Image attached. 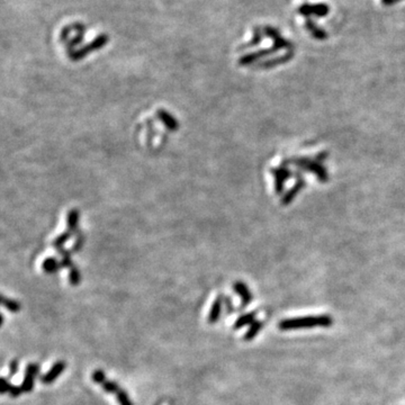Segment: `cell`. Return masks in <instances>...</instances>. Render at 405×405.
<instances>
[{
  "label": "cell",
  "mask_w": 405,
  "mask_h": 405,
  "mask_svg": "<svg viewBox=\"0 0 405 405\" xmlns=\"http://www.w3.org/2000/svg\"><path fill=\"white\" fill-rule=\"evenodd\" d=\"M65 366H67V365H65L64 361H62V360L57 361V363L51 367V369L47 371L45 375L42 376L41 382L43 383V384H46V385L52 384V383L56 382L57 378L59 377L62 373H63L65 369Z\"/></svg>",
  "instance_id": "6"
},
{
  "label": "cell",
  "mask_w": 405,
  "mask_h": 405,
  "mask_svg": "<svg viewBox=\"0 0 405 405\" xmlns=\"http://www.w3.org/2000/svg\"><path fill=\"white\" fill-rule=\"evenodd\" d=\"M42 267H43V270H44L45 272L53 273L60 268V265H59V262H58L54 258H49V259H46L44 262H43Z\"/></svg>",
  "instance_id": "14"
},
{
  "label": "cell",
  "mask_w": 405,
  "mask_h": 405,
  "mask_svg": "<svg viewBox=\"0 0 405 405\" xmlns=\"http://www.w3.org/2000/svg\"><path fill=\"white\" fill-rule=\"evenodd\" d=\"M1 304H2L3 308H5L6 309H8V311L12 312V313H17V312L20 311V304H19V303L12 300V298L3 296V295L1 296Z\"/></svg>",
  "instance_id": "13"
},
{
  "label": "cell",
  "mask_w": 405,
  "mask_h": 405,
  "mask_svg": "<svg viewBox=\"0 0 405 405\" xmlns=\"http://www.w3.org/2000/svg\"><path fill=\"white\" fill-rule=\"evenodd\" d=\"M298 13L306 18H309L311 15L323 17L329 14V6L326 5V3H317V5H309V3H304V5H302L300 7Z\"/></svg>",
  "instance_id": "5"
},
{
  "label": "cell",
  "mask_w": 405,
  "mask_h": 405,
  "mask_svg": "<svg viewBox=\"0 0 405 405\" xmlns=\"http://www.w3.org/2000/svg\"><path fill=\"white\" fill-rule=\"evenodd\" d=\"M39 366L38 364L31 363L26 366V369H25V375L23 383H21V389L25 393H30L34 388V383H35V377L39 375Z\"/></svg>",
  "instance_id": "4"
},
{
  "label": "cell",
  "mask_w": 405,
  "mask_h": 405,
  "mask_svg": "<svg viewBox=\"0 0 405 405\" xmlns=\"http://www.w3.org/2000/svg\"><path fill=\"white\" fill-rule=\"evenodd\" d=\"M222 305H223V296L218 295V296L215 298L213 305H212V308L210 309L209 319H207L209 320V323H216L217 321L220 320L222 313Z\"/></svg>",
  "instance_id": "8"
},
{
  "label": "cell",
  "mask_w": 405,
  "mask_h": 405,
  "mask_svg": "<svg viewBox=\"0 0 405 405\" xmlns=\"http://www.w3.org/2000/svg\"><path fill=\"white\" fill-rule=\"evenodd\" d=\"M255 316H257V312L255 311L246 313V314L239 316L238 320H236L234 324H233V329L239 330V329H242L243 327L251 326V324H252L255 321Z\"/></svg>",
  "instance_id": "9"
},
{
  "label": "cell",
  "mask_w": 405,
  "mask_h": 405,
  "mask_svg": "<svg viewBox=\"0 0 405 405\" xmlns=\"http://www.w3.org/2000/svg\"><path fill=\"white\" fill-rule=\"evenodd\" d=\"M262 31H264V30H261V28L259 27V26L253 27V39H251V41L249 43H247V44H244V45L241 46L240 50H242V49H249V47H252V46L258 45L259 43H260L262 41Z\"/></svg>",
  "instance_id": "12"
},
{
  "label": "cell",
  "mask_w": 405,
  "mask_h": 405,
  "mask_svg": "<svg viewBox=\"0 0 405 405\" xmlns=\"http://www.w3.org/2000/svg\"><path fill=\"white\" fill-rule=\"evenodd\" d=\"M264 33L268 36V38H270L272 39L273 46L270 47V49L260 50V51H257V52H254V53H250V54H247V56L242 57L239 60V63L241 65L251 64V63H253L254 61L260 59V58L268 57V56H270V54L275 53V52H277V51L283 50V49H286L288 51H293V44H291L289 41H287V39H283L278 33V31L275 30L273 27L265 26L264 27Z\"/></svg>",
  "instance_id": "1"
},
{
  "label": "cell",
  "mask_w": 405,
  "mask_h": 405,
  "mask_svg": "<svg viewBox=\"0 0 405 405\" xmlns=\"http://www.w3.org/2000/svg\"><path fill=\"white\" fill-rule=\"evenodd\" d=\"M116 399H117L119 405H133L132 400L130 399L129 394L124 389H120L119 392L116 394Z\"/></svg>",
  "instance_id": "16"
},
{
  "label": "cell",
  "mask_w": 405,
  "mask_h": 405,
  "mask_svg": "<svg viewBox=\"0 0 405 405\" xmlns=\"http://www.w3.org/2000/svg\"><path fill=\"white\" fill-rule=\"evenodd\" d=\"M262 328H264V322H262V321H254V322L250 326L249 330L247 331V333L243 335V340L244 341L253 340V339L258 335L259 332L262 330Z\"/></svg>",
  "instance_id": "11"
},
{
  "label": "cell",
  "mask_w": 405,
  "mask_h": 405,
  "mask_svg": "<svg viewBox=\"0 0 405 405\" xmlns=\"http://www.w3.org/2000/svg\"><path fill=\"white\" fill-rule=\"evenodd\" d=\"M107 42H109V36L108 35H106V34L98 35L93 42L88 43V44L81 47L80 50L74 51V52L69 54V58H70V59L74 60V61L83 59V58H85L86 56H88L89 53L94 52V51L99 50V49H101V47H104Z\"/></svg>",
  "instance_id": "3"
},
{
  "label": "cell",
  "mask_w": 405,
  "mask_h": 405,
  "mask_svg": "<svg viewBox=\"0 0 405 405\" xmlns=\"http://www.w3.org/2000/svg\"><path fill=\"white\" fill-rule=\"evenodd\" d=\"M18 368H19V363H18L17 359H13L9 364V377L16 375L18 371Z\"/></svg>",
  "instance_id": "20"
},
{
  "label": "cell",
  "mask_w": 405,
  "mask_h": 405,
  "mask_svg": "<svg viewBox=\"0 0 405 405\" xmlns=\"http://www.w3.org/2000/svg\"><path fill=\"white\" fill-rule=\"evenodd\" d=\"M305 26H306V28H308L309 30V32L311 33V35L313 36V38L314 39H327L328 38V34H327V32L326 31H323V30H321V28H319L316 26L315 25V23L314 21H313L311 18H306V23H305Z\"/></svg>",
  "instance_id": "10"
},
{
  "label": "cell",
  "mask_w": 405,
  "mask_h": 405,
  "mask_svg": "<svg viewBox=\"0 0 405 405\" xmlns=\"http://www.w3.org/2000/svg\"><path fill=\"white\" fill-rule=\"evenodd\" d=\"M23 393V389H21V386H15L13 385L12 389H10L9 394L12 395V397H18L20 395V394Z\"/></svg>",
  "instance_id": "21"
},
{
  "label": "cell",
  "mask_w": 405,
  "mask_h": 405,
  "mask_svg": "<svg viewBox=\"0 0 405 405\" xmlns=\"http://www.w3.org/2000/svg\"><path fill=\"white\" fill-rule=\"evenodd\" d=\"M69 280H70L71 285L75 286L80 283V273L76 267H71L70 272H69Z\"/></svg>",
  "instance_id": "17"
},
{
  "label": "cell",
  "mask_w": 405,
  "mask_h": 405,
  "mask_svg": "<svg viewBox=\"0 0 405 405\" xmlns=\"http://www.w3.org/2000/svg\"><path fill=\"white\" fill-rule=\"evenodd\" d=\"M333 324V319L329 314L294 317V319L283 320L279 322L278 328L282 331L311 329V328H330Z\"/></svg>",
  "instance_id": "2"
},
{
  "label": "cell",
  "mask_w": 405,
  "mask_h": 405,
  "mask_svg": "<svg viewBox=\"0 0 405 405\" xmlns=\"http://www.w3.org/2000/svg\"><path fill=\"white\" fill-rule=\"evenodd\" d=\"M224 302H225V304H226V308H228V312H229V313H231V312H233V308H232V303H231V301H230V298H228V297H225V298H224Z\"/></svg>",
  "instance_id": "22"
},
{
  "label": "cell",
  "mask_w": 405,
  "mask_h": 405,
  "mask_svg": "<svg viewBox=\"0 0 405 405\" xmlns=\"http://www.w3.org/2000/svg\"><path fill=\"white\" fill-rule=\"evenodd\" d=\"M12 387H13V385L10 384L8 378L2 377L1 378V388H0V392H1L2 395H3V394H6V393H9L10 389H12Z\"/></svg>",
  "instance_id": "19"
},
{
  "label": "cell",
  "mask_w": 405,
  "mask_h": 405,
  "mask_svg": "<svg viewBox=\"0 0 405 405\" xmlns=\"http://www.w3.org/2000/svg\"><path fill=\"white\" fill-rule=\"evenodd\" d=\"M397 1H400V0H382L383 5L385 6H389V5H393V3H395Z\"/></svg>",
  "instance_id": "23"
},
{
  "label": "cell",
  "mask_w": 405,
  "mask_h": 405,
  "mask_svg": "<svg viewBox=\"0 0 405 405\" xmlns=\"http://www.w3.org/2000/svg\"><path fill=\"white\" fill-rule=\"evenodd\" d=\"M93 381L96 383V384H98V385H100L101 383H103L105 379H107L106 378V376H105V373L103 370H100V369H97V370H95L94 373H93Z\"/></svg>",
  "instance_id": "18"
},
{
  "label": "cell",
  "mask_w": 405,
  "mask_h": 405,
  "mask_svg": "<svg viewBox=\"0 0 405 405\" xmlns=\"http://www.w3.org/2000/svg\"><path fill=\"white\" fill-rule=\"evenodd\" d=\"M101 387L105 390L106 393H114V394H117L120 389V386L117 384V383L113 382V381H108V379H105V381L101 383Z\"/></svg>",
  "instance_id": "15"
},
{
  "label": "cell",
  "mask_w": 405,
  "mask_h": 405,
  "mask_svg": "<svg viewBox=\"0 0 405 405\" xmlns=\"http://www.w3.org/2000/svg\"><path fill=\"white\" fill-rule=\"evenodd\" d=\"M233 289L236 294L239 295L241 298V306L240 309H246L248 305L252 302V294L248 286L244 283L236 282L234 285H233Z\"/></svg>",
  "instance_id": "7"
}]
</instances>
